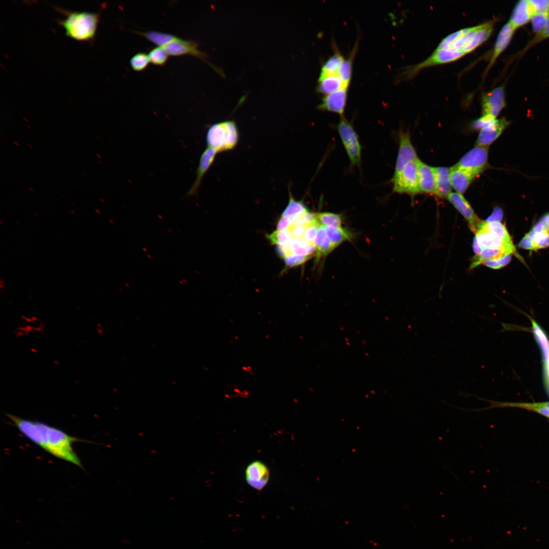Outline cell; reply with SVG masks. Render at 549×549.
<instances>
[{"label": "cell", "instance_id": "1", "mask_svg": "<svg viewBox=\"0 0 549 549\" xmlns=\"http://www.w3.org/2000/svg\"><path fill=\"white\" fill-rule=\"evenodd\" d=\"M6 415L21 433L32 442L53 456L83 469L80 459L72 445L75 442L81 441L80 439L42 422L10 414Z\"/></svg>", "mask_w": 549, "mask_h": 549}, {"label": "cell", "instance_id": "2", "mask_svg": "<svg viewBox=\"0 0 549 549\" xmlns=\"http://www.w3.org/2000/svg\"><path fill=\"white\" fill-rule=\"evenodd\" d=\"M493 26V22L490 21L460 29L444 38L436 49L451 48L466 54L489 38L492 33Z\"/></svg>", "mask_w": 549, "mask_h": 549}, {"label": "cell", "instance_id": "3", "mask_svg": "<svg viewBox=\"0 0 549 549\" xmlns=\"http://www.w3.org/2000/svg\"><path fill=\"white\" fill-rule=\"evenodd\" d=\"M57 9L66 16V18L58 20L65 28L66 36L80 41L94 39L99 21V13L71 11L59 8Z\"/></svg>", "mask_w": 549, "mask_h": 549}, {"label": "cell", "instance_id": "4", "mask_svg": "<svg viewBox=\"0 0 549 549\" xmlns=\"http://www.w3.org/2000/svg\"><path fill=\"white\" fill-rule=\"evenodd\" d=\"M238 140V132L235 123L225 121L211 125L206 135L207 147L218 153L232 149Z\"/></svg>", "mask_w": 549, "mask_h": 549}, {"label": "cell", "instance_id": "5", "mask_svg": "<svg viewBox=\"0 0 549 549\" xmlns=\"http://www.w3.org/2000/svg\"><path fill=\"white\" fill-rule=\"evenodd\" d=\"M419 160L415 159L408 163L391 181L394 192L414 196L420 193L419 186L418 165Z\"/></svg>", "mask_w": 549, "mask_h": 549}, {"label": "cell", "instance_id": "6", "mask_svg": "<svg viewBox=\"0 0 549 549\" xmlns=\"http://www.w3.org/2000/svg\"><path fill=\"white\" fill-rule=\"evenodd\" d=\"M337 130L351 165H359L361 161V146L353 126L342 116L338 124Z\"/></svg>", "mask_w": 549, "mask_h": 549}, {"label": "cell", "instance_id": "7", "mask_svg": "<svg viewBox=\"0 0 549 549\" xmlns=\"http://www.w3.org/2000/svg\"><path fill=\"white\" fill-rule=\"evenodd\" d=\"M487 165L488 146H476L464 155L455 166L476 177Z\"/></svg>", "mask_w": 549, "mask_h": 549}, {"label": "cell", "instance_id": "8", "mask_svg": "<svg viewBox=\"0 0 549 549\" xmlns=\"http://www.w3.org/2000/svg\"><path fill=\"white\" fill-rule=\"evenodd\" d=\"M465 55L462 52L451 48L435 49L432 55L425 60L408 68L404 72L405 77L410 78L415 75L421 69L426 67L455 61Z\"/></svg>", "mask_w": 549, "mask_h": 549}, {"label": "cell", "instance_id": "9", "mask_svg": "<svg viewBox=\"0 0 549 549\" xmlns=\"http://www.w3.org/2000/svg\"><path fill=\"white\" fill-rule=\"evenodd\" d=\"M399 142V149L393 176L398 174L408 163L418 158L408 132L400 131Z\"/></svg>", "mask_w": 549, "mask_h": 549}, {"label": "cell", "instance_id": "10", "mask_svg": "<svg viewBox=\"0 0 549 549\" xmlns=\"http://www.w3.org/2000/svg\"><path fill=\"white\" fill-rule=\"evenodd\" d=\"M245 479L252 488L261 491L267 484L269 471L266 465L260 461L250 463L245 470Z\"/></svg>", "mask_w": 549, "mask_h": 549}, {"label": "cell", "instance_id": "11", "mask_svg": "<svg viewBox=\"0 0 549 549\" xmlns=\"http://www.w3.org/2000/svg\"><path fill=\"white\" fill-rule=\"evenodd\" d=\"M504 106V90L502 86L483 94L481 99L482 115H489L496 118Z\"/></svg>", "mask_w": 549, "mask_h": 549}, {"label": "cell", "instance_id": "12", "mask_svg": "<svg viewBox=\"0 0 549 549\" xmlns=\"http://www.w3.org/2000/svg\"><path fill=\"white\" fill-rule=\"evenodd\" d=\"M471 395L476 397L480 400L489 402L490 405L489 407L481 409H465V410L468 412H479L487 409L500 407H520L536 412L549 418V402L533 403H508L492 401L479 398L476 395Z\"/></svg>", "mask_w": 549, "mask_h": 549}, {"label": "cell", "instance_id": "13", "mask_svg": "<svg viewBox=\"0 0 549 549\" xmlns=\"http://www.w3.org/2000/svg\"><path fill=\"white\" fill-rule=\"evenodd\" d=\"M347 92L348 87H343L325 95L318 108L321 110L334 112L343 116L346 104Z\"/></svg>", "mask_w": 549, "mask_h": 549}, {"label": "cell", "instance_id": "14", "mask_svg": "<svg viewBox=\"0 0 549 549\" xmlns=\"http://www.w3.org/2000/svg\"><path fill=\"white\" fill-rule=\"evenodd\" d=\"M447 198L468 222L471 231L475 233L481 221L465 197L461 194L451 192Z\"/></svg>", "mask_w": 549, "mask_h": 549}, {"label": "cell", "instance_id": "15", "mask_svg": "<svg viewBox=\"0 0 549 549\" xmlns=\"http://www.w3.org/2000/svg\"><path fill=\"white\" fill-rule=\"evenodd\" d=\"M163 48L169 55H191L201 59L206 57V55L198 49V44L192 40H185L177 38Z\"/></svg>", "mask_w": 549, "mask_h": 549}, {"label": "cell", "instance_id": "16", "mask_svg": "<svg viewBox=\"0 0 549 549\" xmlns=\"http://www.w3.org/2000/svg\"><path fill=\"white\" fill-rule=\"evenodd\" d=\"M508 125L504 118L495 119L480 130L476 141V145L488 146L501 135Z\"/></svg>", "mask_w": 549, "mask_h": 549}, {"label": "cell", "instance_id": "17", "mask_svg": "<svg viewBox=\"0 0 549 549\" xmlns=\"http://www.w3.org/2000/svg\"><path fill=\"white\" fill-rule=\"evenodd\" d=\"M217 153L215 150L209 147L204 149L200 158L195 181L188 191L187 196H192L197 193L203 177L214 162Z\"/></svg>", "mask_w": 549, "mask_h": 549}, {"label": "cell", "instance_id": "18", "mask_svg": "<svg viewBox=\"0 0 549 549\" xmlns=\"http://www.w3.org/2000/svg\"><path fill=\"white\" fill-rule=\"evenodd\" d=\"M419 186L420 192L436 195L435 168L419 161L418 165Z\"/></svg>", "mask_w": 549, "mask_h": 549}, {"label": "cell", "instance_id": "19", "mask_svg": "<svg viewBox=\"0 0 549 549\" xmlns=\"http://www.w3.org/2000/svg\"><path fill=\"white\" fill-rule=\"evenodd\" d=\"M475 238L481 249L485 248L515 249L513 243H508L497 235L478 227L475 232Z\"/></svg>", "mask_w": 549, "mask_h": 549}, {"label": "cell", "instance_id": "20", "mask_svg": "<svg viewBox=\"0 0 549 549\" xmlns=\"http://www.w3.org/2000/svg\"><path fill=\"white\" fill-rule=\"evenodd\" d=\"M450 178L452 187L460 194L467 190L475 176L469 172L454 165L450 168Z\"/></svg>", "mask_w": 549, "mask_h": 549}, {"label": "cell", "instance_id": "21", "mask_svg": "<svg viewBox=\"0 0 549 549\" xmlns=\"http://www.w3.org/2000/svg\"><path fill=\"white\" fill-rule=\"evenodd\" d=\"M515 253V249L511 248H485L482 249L479 254L475 255L473 257L470 268L473 269L478 265L482 264L485 261L498 259L505 255H511Z\"/></svg>", "mask_w": 549, "mask_h": 549}, {"label": "cell", "instance_id": "22", "mask_svg": "<svg viewBox=\"0 0 549 549\" xmlns=\"http://www.w3.org/2000/svg\"><path fill=\"white\" fill-rule=\"evenodd\" d=\"M514 31V29L509 22L501 28L497 38L493 53L488 65L487 70L493 65L498 56L507 46Z\"/></svg>", "mask_w": 549, "mask_h": 549}, {"label": "cell", "instance_id": "23", "mask_svg": "<svg viewBox=\"0 0 549 549\" xmlns=\"http://www.w3.org/2000/svg\"><path fill=\"white\" fill-rule=\"evenodd\" d=\"M436 174V195L447 197L450 194L452 185L450 178V168L445 167H434Z\"/></svg>", "mask_w": 549, "mask_h": 549}, {"label": "cell", "instance_id": "24", "mask_svg": "<svg viewBox=\"0 0 549 549\" xmlns=\"http://www.w3.org/2000/svg\"><path fill=\"white\" fill-rule=\"evenodd\" d=\"M343 87L346 86L338 74H320L316 89L325 95Z\"/></svg>", "mask_w": 549, "mask_h": 549}, {"label": "cell", "instance_id": "25", "mask_svg": "<svg viewBox=\"0 0 549 549\" xmlns=\"http://www.w3.org/2000/svg\"><path fill=\"white\" fill-rule=\"evenodd\" d=\"M531 18L532 15L528 1L523 0L518 2L516 5L509 23L515 30L520 26L526 24Z\"/></svg>", "mask_w": 549, "mask_h": 549}, {"label": "cell", "instance_id": "26", "mask_svg": "<svg viewBox=\"0 0 549 549\" xmlns=\"http://www.w3.org/2000/svg\"><path fill=\"white\" fill-rule=\"evenodd\" d=\"M315 248V256L319 259L325 257L335 248L331 243L324 227L319 228L313 242Z\"/></svg>", "mask_w": 549, "mask_h": 549}, {"label": "cell", "instance_id": "27", "mask_svg": "<svg viewBox=\"0 0 549 549\" xmlns=\"http://www.w3.org/2000/svg\"><path fill=\"white\" fill-rule=\"evenodd\" d=\"M532 325V331L534 337L539 344L542 352L544 360L545 374L549 373V341L548 339L537 323L530 317Z\"/></svg>", "mask_w": 549, "mask_h": 549}, {"label": "cell", "instance_id": "28", "mask_svg": "<svg viewBox=\"0 0 549 549\" xmlns=\"http://www.w3.org/2000/svg\"><path fill=\"white\" fill-rule=\"evenodd\" d=\"M478 227L497 235L504 241L508 243H513L511 237L504 225L500 222L481 221Z\"/></svg>", "mask_w": 549, "mask_h": 549}, {"label": "cell", "instance_id": "29", "mask_svg": "<svg viewBox=\"0 0 549 549\" xmlns=\"http://www.w3.org/2000/svg\"><path fill=\"white\" fill-rule=\"evenodd\" d=\"M324 228L327 235L334 248H336L344 241L351 239L353 236V234L350 231L342 227Z\"/></svg>", "mask_w": 549, "mask_h": 549}, {"label": "cell", "instance_id": "30", "mask_svg": "<svg viewBox=\"0 0 549 549\" xmlns=\"http://www.w3.org/2000/svg\"><path fill=\"white\" fill-rule=\"evenodd\" d=\"M138 34L145 37L151 42L158 46V47H163L177 38L170 34L157 31L138 32Z\"/></svg>", "mask_w": 549, "mask_h": 549}, {"label": "cell", "instance_id": "31", "mask_svg": "<svg viewBox=\"0 0 549 549\" xmlns=\"http://www.w3.org/2000/svg\"><path fill=\"white\" fill-rule=\"evenodd\" d=\"M344 59L342 54L336 50L334 53L330 56L322 66L320 74H338Z\"/></svg>", "mask_w": 549, "mask_h": 549}, {"label": "cell", "instance_id": "32", "mask_svg": "<svg viewBox=\"0 0 549 549\" xmlns=\"http://www.w3.org/2000/svg\"><path fill=\"white\" fill-rule=\"evenodd\" d=\"M316 218L319 224L324 227H342L343 222L341 214L331 212L315 213Z\"/></svg>", "mask_w": 549, "mask_h": 549}, {"label": "cell", "instance_id": "33", "mask_svg": "<svg viewBox=\"0 0 549 549\" xmlns=\"http://www.w3.org/2000/svg\"><path fill=\"white\" fill-rule=\"evenodd\" d=\"M357 49V44H356L348 57L344 59L338 73L346 87L348 86L351 81L353 62Z\"/></svg>", "mask_w": 549, "mask_h": 549}, {"label": "cell", "instance_id": "34", "mask_svg": "<svg viewBox=\"0 0 549 549\" xmlns=\"http://www.w3.org/2000/svg\"><path fill=\"white\" fill-rule=\"evenodd\" d=\"M148 55L150 62L157 66L164 65L169 56L164 48L158 46L151 49Z\"/></svg>", "mask_w": 549, "mask_h": 549}, {"label": "cell", "instance_id": "35", "mask_svg": "<svg viewBox=\"0 0 549 549\" xmlns=\"http://www.w3.org/2000/svg\"><path fill=\"white\" fill-rule=\"evenodd\" d=\"M149 62L148 55L144 52L136 53L130 59V61L132 69L138 72L144 70Z\"/></svg>", "mask_w": 549, "mask_h": 549}, {"label": "cell", "instance_id": "36", "mask_svg": "<svg viewBox=\"0 0 549 549\" xmlns=\"http://www.w3.org/2000/svg\"><path fill=\"white\" fill-rule=\"evenodd\" d=\"M528 1L532 17L535 14L549 12V0Z\"/></svg>", "mask_w": 549, "mask_h": 549}, {"label": "cell", "instance_id": "37", "mask_svg": "<svg viewBox=\"0 0 549 549\" xmlns=\"http://www.w3.org/2000/svg\"><path fill=\"white\" fill-rule=\"evenodd\" d=\"M549 12L533 15L531 19L534 31L538 32L542 30L547 22Z\"/></svg>", "mask_w": 549, "mask_h": 549}, {"label": "cell", "instance_id": "38", "mask_svg": "<svg viewBox=\"0 0 549 549\" xmlns=\"http://www.w3.org/2000/svg\"><path fill=\"white\" fill-rule=\"evenodd\" d=\"M511 259V255H505L501 258L489 260L484 261L482 264L486 266L493 269H500L507 265Z\"/></svg>", "mask_w": 549, "mask_h": 549}, {"label": "cell", "instance_id": "39", "mask_svg": "<svg viewBox=\"0 0 549 549\" xmlns=\"http://www.w3.org/2000/svg\"><path fill=\"white\" fill-rule=\"evenodd\" d=\"M518 247L526 250L535 251L532 239L526 234L518 245Z\"/></svg>", "mask_w": 549, "mask_h": 549}, {"label": "cell", "instance_id": "40", "mask_svg": "<svg viewBox=\"0 0 549 549\" xmlns=\"http://www.w3.org/2000/svg\"><path fill=\"white\" fill-rule=\"evenodd\" d=\"M503 217V211L499 207H496L492 214L485 220L487 222H500Z\"/></svg>", "mask_w": 549, "mask_h": 549}, {"label": "cell", "instance_id": "41", "mask_svg": "<svg viewBox=\"0 0 549 549\" xmlns=\"http://www.w3.org/2000/svg\"><path fill=\"white\" fill-rule=\"evenodd\" d=\"M532 231L536 232H549V230L547 228L545 224L541 220L537 222L532 229Z\"/></svg>", "mask_w": 549, "mask_h": 549}, {"label": "cell", "instance_id": "42", "mask_svg": "<svg viewBox=\"0 0 549 549\" xmlns=\"http://www.w3.org/2000/svg\"><path fill=\"white\" fill-rule=\"evenodd\" d=\"M547 37H549V17L544 28L541 30V33L538 36V38L540 39Z\"/></svg>", "mask_w": 549, "mask_h": 549}, {"label": "cell", "instance_id": "43", "mask_svg": "<svg viewBox=\"0 0 549 549\" xmlns=\"http://www.w3.org/2000/svg\"><path fill=\"white\" fill-rule=\"evenodd\" d=\"M549 247V235L539 242L536 246V250Z\"/></svg>", "mask_w": 549, "mask_h": 549}, {"label": "cell", "instance_id": "44", "mask_svg": "<svg viewBox=\"0 0 549 549\" xmlns=\"http://www.w3.org/2000/svg\"><path fill=\"white\" fill-rule=\"evenodd\" d=\"M473 249L475 254V255H477L480 254L482 249L479 246L478 242L476 238L474 237L473 242Z\"/></svg>", "mask_w": 549, "mask_h": 549}, {"label": "cell", "instance_id": "45", "mask_svg": "<svg viewBox=\"0 0 549 549\" xmlns=\"http://www.w3.org/2000/svg\"><path fill=\"white\" fill-rule=\"evenodd\" d=\"M540 220L545 224L549 230V213L543 216Z\"/></svg>", "mask_w": 549, "mask_h": 549}, {"label": "cell", "instance_id": "46", "mask_svg": "<svg viewBox=\"0 0 549 549\" xmlns=\"http://www.w3.org/2000/svg\"><path fill=\"white\" fill-rule=\"evenodd\" d=\"M545 383L549 395V373L545 374Z\"/></svg>", "mask_w": 549, "mask_h": 549}]
</instances>
